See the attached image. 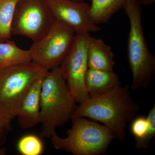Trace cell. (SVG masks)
Wrapping results in <instances>:
<instances>
[{"label":"cell","mask_w":155,"mask_h":155,"mask_svg":"<svg viewBox=\"0 0 155 155\" xmlns=\"http://www.w3.org/2000/svg\"><path fill=\"white\" fill-rule=\"evenodd\" d=\"M148 122V130L142 139L135 142L136 147L138 149H147L155 136V104L151 108L147 117Z\"/></svg>","instance_id":"obj_17"},{"label":"cell","mask_w":155,"mask_h":155,"mask_svg":"<svg viewBox=\"0 0 155 155\" xmlns=\"http://www.w3.org/2000/svg\"><path fill=\"white\" fill-rule=\"evenodd\" d=\"M47 70L32 61L0 69V120L9 129L28 90Z\"/></svg>","instance_id":"obj_5"},{"label":"cell","mask_w":155,"mask_h":155,"mask_svg":"<svg viewBox=\"0 0 155 155\" xmlns=\"http://www.w3.org/2000/svg\"><path fill=\"white\" fill-rule=\"evenodd\" d=\"M90 37L89 33L76 34L72 47L60 66L69 91L78 104L90 98L85 85L88 69L87 50Z\"/></svg>","instance_id":"obj_8"},{"label":"cell","mask_w":155,"mask_h":155,"mask_svg":"<svg viewBox=\"0 0 155 155\" xmlns=\"http://www.w3.org/2000/svg\"><path fill=\"white\" fill-rule=\"evenodd\" d=\"M123 9L130 22L127 54L132 74L131 90L147 88L155 72V57L148 46L142 22L141 7L137 0H127Z\"/></svg>","instance_id":"obj_3"},{"label":"cell","mask_w":155,"mask_h":155,"mask_svg":"<svg viewBox=\"0 0 155 155\" xmlns=\"http://www.w3.org/2000/svg\"><path fill=\"white\" fill-rule=\"evenodd\" d=\"M31 61L28 50L20 48L15 41L0 42V69Z\"/></svg>","instance_id":"obj_14"},{"label":"cell","mask_w":155,"mask_h":155,"mask_svg":"<svg viewBox=\"0 0 155 155\" xmlns=\"http://www.w3.org/2000/svg\"><path fill=\"white\" fill-rule=\"evenodd\" d=\"M73 2H84L86 0H70Z\"/></svg>","instance_id":"obj_21"},{"label":"cell","mask_w":155,"mask_h":155,"mask_svg":"<svg viewBox=\"0 0 155 155\" xmlns=\"http://www.w3.org/2000/svg\"><path fill=\"white\" fill-rule=\"evenodd\" d=\"M17 147L18 152L22 155H41L44 150L41 139L34 134L22 137L17 142Z\"/></svg>","instance_id":"obj_16"},{"label":"cell","mask_w":155,"mask_h":155,"mask_svg":"<svg viewBox=\"0 0 155 155\" xmlns=\"http://www.w3.org/2000/svg\"><path fill=\"white\" fill-rule=\"evenodd\" d=\"M131 122L130 131L134 137L135 142L142 139L148 130L149 124L147 117H135Z\"/></svg>","instance_id":"obj_18"},{"label":"cell","mask_w":155,"mask_h":155,"mask_svg":"<svg viewBox=\"0 0 155 155\" xmlns=\"http://www.w3.org/2000/svg\"><path fill=\"white\" fill-rule=\"evenodd\" d=\"M18 0H0V42L12 36L11 25Z\"/></svg>","instance_id":"obj_15"},{"label":"cell","mask_w":155,"mask_h":155,"mask_svg":"<svg viewBox=\"0 0 155 155\" xmlns=\"http://www.w3.org/2000/svg\"><path fill=\"white\" fill-rule=\"evenodd\" d=\"M72 126L67 136L60 137L55 130L50 138L55 149L74 155H99L105 153L114 140L112 131L107 126L85 117L71 119Z\"/></svg>","instance_id":"obj_4"},{"label":"cell","mask_w":155,"mask_h":155,"mask_svg":"<svg viewBox=\"0 0 155 155\" xmlns=\"http://www.w3.org/2000/svg\"><path fill=\"white\" fill-rule=\"evenodd\" d=\"M110 46L102 39L91 36L87 50L88 69L114 71L115 62Z\"/></svg>","instance_id":"obj_12"},{"label":"cell","mask_w":155,"mask_h":155,"mask_svg":"<svg viewBox=\"0 0 155 155\" xmlns=\"http://www.w3.org/2000/svg\"><path fill=\"white\" fill-rule=\"evenodd\" d=\"M9 130L0 120V155H5L7 153V150L4 146L5 143L7 133Z\"/></svg>","instance_id":"obj_19"},{"label":"cell","mask_w":155,"mask_h":155,"mask_svg":"<svg viewBox=\"0 0 155 155\" xmlns=\"http://www.w3.org/2000/svg\"><path fill=\"white\" fill-rule=\"evenodd\" d=\"M85 85L90 97L100 96L121 85L119 75L113 71L88 69Z\"/></svg>","instance_id":"obj_11"},{"label":"cell","mask_w":155,"mask_h":155,"mask_svg":"<svg viewBox=\"0 0 155 155\" xmlns=\"http://www.w3.org/2000/svg\"><path fill=\"white\" fill-rule=\"evenodd\" d=\"M55 21L45 0H18L11 35L26 37L36 41L46 34Z\"/></svg>","instance_id":"obj_7"},{"label":"cell","mask_w":155,"mask_h":155,"mask_svg":"<svg viewBox=\"0 0 155 155\" xmlns=\"http://www.w3.org/2000/svg\"><path fill=\"white\" fill-rule=\"evenodd\" d=\"M47 71L35 81L22 101L17 117L22 129L31 128L40 123L41 92L43 79Z\"/></svg>","instance_id":"obj_10"},{"label":"cell","mask_w":155,"mask_h":155,"mask_svg":"<svg viewBox=\"0 0 155 155\" xmlns=\"http://www.w3.org/2000/svg\"><path fill=\"white\" fill-rule=\"evenodd\" d=\"M75 103L60 66L47 71L41 92V136L50 138L56 127L63 126L71 119Z\"/></svg>","instance_id":"obj_2"},{"label":"cell","mask_w":155,"mask_h":155,"mask_svg":"<svg viewBox=\"0 0 155 155\" xmlns=\"http://www.w3.org/2000/svg\"><path fill=\"white\" fill-rule=\"evenodd\" d=\"M75 33L67 24L56 20L46 34L28 50L31 61L47 70L60 67L72 47Z\"/></svg>","instance_id":"obj_6"},{"label":"cell","mask_w":155,"mask_h":155,"mask_svg":"<svg viewBox=\"0 0 155 155\" xmlns=\"http://www.w3.org/2000/svg\"><path fill=\"white\" fill-rule=\"evenodd\" d=\"M139 5L140 6H148L153 5L155 0H137Z\"/></svg>","instance_id":"obj_20"},{"label":"cell","mask_w":155,"mask_h":155,"mask_svg":"<svg viewBox=\"0 0 155 155\" xmlns=\"http://www.w3.org/2000/svg\"><path fill=\"white\" fill-rule=\"evenodd\" d=\"M56 20L64 22L76 34L97 32L101 27L90 16V5L70 0H45Z\"/></svg>","instance_id":"obj_9"},{"label":"cell","mask_w":155,"mask_h":155,"mask_svg":"<svg viewBox=\"0 0 155 155\" xmlns=\"http://www.w3.org/2000/svg\"><path fill=\"white\" fill-rule=\"evenodd\" d=\"M130 90L129 84L121 85L106 94L90 97L76 107L71 119L85 117L103 123L112 131L116 139L122 142L126 136L127 124L140 110Z\"/></svg>","instance_id":"obj_1"},{"label":"cell","mask_w":155,"mask_h":155,"mask_svg":"<svg viewBox=\"0 0 155 155\" xmlns=\"http://www.w3.org/2000/svg\"><path fill=\"white\" fill-rule=\"evenodd\" d=\"M127 0H91L90 16L97 25L105 23L123 9Z\"/></svg>","instance_id":"obj_13"}]
</instances>
